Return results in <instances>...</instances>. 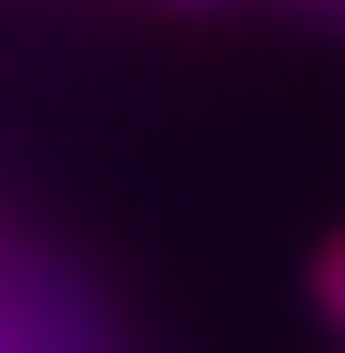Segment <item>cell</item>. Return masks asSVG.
<instances>
[{"label":"cell","instance_id":"obj_1","mask_svg":"<svg viewBox=\"0 0 345 353\" xmlns=\"http://www.w3.org/2000/svg\"><path fill=\"white\" fill-rule=\"evenodd\" d=\"M320 303H328V320L345 328V244H328V261H320Z\"/></svg>","mask_w":345,"mask_h":353},{"label":"cell","instance_id":"obj_2","mask_svg":"<svg viewBox=\"0 0 345 353\" xmlns=\"http://www.w3.org/2000/svg\"><path fill=\"white\" fill-rule=\"evenodd\" d=\"M186 9H210V0H186Z\"/></svg>","mask_w":345,"mask_h":353}]
</instances>
